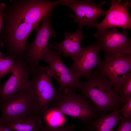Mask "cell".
Returning <instances> with one entry per match:
<instances>
[{"instance_id":"44dd1931","label":"cell","mask_w":131,"mask_h":131,"mask_svg":"<svg viewBox=\"0 0 131 131\" xmlns=\"http://www.w3.org/2000/svg\"><path fill=\"white\" fill-rule=\"evenodd\" d=\"M117 128L113 131H131V118L122 116Z\"/></svg>"},{"instance_id":"7402d4cb","label":"cell","mask_w":131,"mask_h":131,"mask_svg":"<svg viewBox=\"0 0 131 131\" xmlns=\"http://www.w3.org/2000/svg\"><path fill=\"white\" fill-rule=\"evenodd\" d=\"M41 131H76L71 129L62 127L59 128H53L47 127L43 125ZM79 131H94L93 130L89 129H83Z\"/></svg>"},{"instance_id":"d6986e66","label":"cell","mask_w":131,"mask_h":131,"mask_svg":"<svg viewBox=\"0 0 131 131\" xmlns=\"http://www.w3.org/2000/svg\"><path fill=\"white\" fill-rule=\"evenodd\" d=\"M118 91L123 103L126 98L131 96V72L127 74Z\"/></svg>"},{"instance_id":"6da1fadb","label":"cell","mask_w":131,"mask_h":131,"mask_svg":"<svg viewBox=\"0 0 131 131\" xmlns=\"http://www.w3.org/2000/svg\"><path fill=\"white\" fill-rule=\"evenodd\" d=\"M95 71L87 81H81L78 90L92 102L94 110L99 115L120 110L124 103L118 91L107 78Z\"/></svg>"},{"instance_id":"5b68a950","label":"cell","mask_w":131,"mask_h":131,"mask_svg":"<svg viewBox=\"0 0 131 131\" xmlns=\"http://www.w3.org/2000/svg\"><path fill=\"white\" fill-rule=\"evenodd\" d=\"M50 16L42 19L41 25L35 28L36 35L34 41L30 44H27L26 50L22 59L31 69L38 66L40 61L51 51L49 40L50 38L55 36L56 32L51 28Z\"/></svg>"},{"instance_id":"e0dca14e","label":"cell","mask_w":131,"mask_h":131,"mask_svg":"<svg viewBox=\"0 0 131 131\" xmlns=\"http://www.w3.org/2000/svg\"><path fill=\"white\" fill-rule=\"evenodd\" d=\"M42 117L44 125L49 127H62L66 121L64 115L59 111L49 107L43 113Z\"/></svg>"},{"instance_id":"30bf717a","label":"cell","mask_w":131,"mask_h":131,"mask_svg":"<svg viewBox=\"0 0 131 131\" xmlns=\"http://www.w3.org/2000/svg\"><path fill=\"white\" fill-rule=\"evenodd\" d=\"M61 54L59 51L51 50L43 60L48 64L52 73L53 77L58 83V90L66 92L78 90L81 81L75 74L63 63Z\"/></svg>"},{"instance_id":"ac0fdd59","label":"cell","mask_w":131,"mask_h":131,"mask_svg":"<svg viewBox=\"0 0 131 131\" xmlns=\"http://www.w3.org/2000/svg\"><path fill=\"white\" fill-rule=\"evenodd\" d=\"M15 59L13 56L8 55L0 60V79L13 72L16 65Z\"/></svg>"},{"instance_id":"603a6c76","label":"cell","mask_w":131,"mask_h":131,"mask_svg":"<svg viewBox=\"0 0 131 131\" xmlns=\"http://www.w3.org/2000/svg\"><path fill=\"white\" fill-rule=\"evenodd\" d=\"M6 5L5 4L3 3L0 4V35L1 33L3 24L2 12Z\"/></svg>"},{"instance_id":"3957f363","label":"cell","mask_w":131,"mask_h":131,"mask_svg":"<svg viewBox=\"0 0 131 131\" xmlns=\"http://www.w3.org/2000/svg\"><path fill=\"white\" fill-rule=\"evenodd\" d=\"M76 90L60 91L58 97L49 107L59 111L64 115L78 119L87 125L100 115L94 110L90 100L83 95L77 94Z\"/></svg>"},{"instance_id":"9a60e30c","label":"cell","mask_w":131,"mask_h":131,"mask_svg":"<svg viewBox=\"0 0 131 131\" xmlns=\"http://www.w3.org/2000/svg\"><path fill=\"white\" fill-rule=\"evenodd\" d=\"M0 123L15 131H41L43 125L42 115L37 113L31 114Z\"/></svg>"},{"instance_id":"8992f818","label":"cell","mask_w":131,"mask_h":131,"mask_svg":"<svg viewBox=\"0 0 131 131\" xmlns=\"http://www.w3.org/2000/svg\"><path fill=\"white\" fill-rule=\"evenodd\" d=\"M97 71L109 81L117 90L131 72V55L117 54L105 57L96 67Z\"/></svg>"},{"instance_id":"7c38bea8","label":"cell","mask_w":131,"mask_h":131,"mask_svg":"<svg viewBox=\"0 0 131 131\" xmlns=\"http://www.w3.org/2000/svg\"><path fill=\"white\" fill-rule=\"evenodd\" d=\"M111 5L106 11L105 17L95 27L97 31L119 27L124 29H131V18L128 10L131 7L128 0H110Z\"/></svg>"},{"instance_id":"277c9868","label":"cell","mask_w":131,"mask_h":131,"mask_svg":"<svg viewBox=\"0 0 131 131\" xmlns=\"http://www.w3.org/2000/svg\"><path fill=\"white\" fill-rule=\"evenodd\" d=\"M3 12L15 19L28 23L39 25L44 18L51 16L56 1L43 0H10Z\"/></svg>"},{"instance_id":"d4e9b609","label":"cell","mask_w":131,"mask_h":131,"mask_svg":"<svg viewBox=\"0 0 131 131\" xmlns=\"http://www.w3.org/2000/svg\"><path fill=\"white\" fill-rule=\"evenodd\" d=\"M4 55L0 51V60L4 56Z\"/></svg>"},{"instance_id":"52a82bcc","label":"cell","mask_w":131,"mask_h":131,"mask_svg":"<svg viewBox=\"0 0 131 131\" xmlns=\"http://www.w3.org/2000/svg\"><path fill=\"white\" fill-rule=\"evenodd\" d=\"M95 44L105 57L117 54L131 55V40L125 30L119 31L115 28L97 31L94 35Z\"/></svg>"},{"instance_id":"9c48e42d","label":"cell","mask_w":131,"mask_h":131,"mask_svg":"<svg viewBox=\"0 0 131 131\" xmlns=\"http://www.w3.org/2000/svg\"><path fill=\"white\" fill-rule=\"evenodd\" d=\"M0 109L1 113L0 122L9 121L32 113L40 114L28 88L0 103Z\"/></svg>"},{"instance_id":"ffe728a7","label":"cell","mask_w":131,"mask_h":131,"mask_svg":"<svg viewBox=\"0 0 131 131\" xmlns=\"http://www.w3.org/2000/svg\"><path fill=\"white\" fill-rule=\"evenodd\" d=\"M124 103L122 108L118 110L120 114L125 118H131V96L126 98L123 101Z\"/></svg>"},{"instance_id":"ba28073f","label":"cell","mask_w":131,"mask_h":131,"mask_svg":"<svg viewBox=\"0 0 131 131\" xmlns=\"http://www.w3.org/2000/svg\"><path fill=\"white\" fill-rule=\"evenodd\" d=\"M106 3V1L97 4L89 0H63L61 4L73 11L74 15H71L70 16L78 24V29H81L84 26L89 28L95 27L97 20L106 13V11L104 10L102 7Z\"/></svg>"},{"instance_id":"5bb4252c","label":"cell","mask_w":131,"mask_h":131,"mask_svg":"<svg viewBox=\"0 0 131 131\" xmlns=\"http://www.w3.org/2000/svg\"><path fill=\"white\" fill-rule=\"evenodd\" d=\"M64 35L65 38L63 41L50 44L49 47L62 53L65 57H70L73 60L81 51V41L85 36L78 29L73 33L66 32Z\"/></svg>"},{"instance_id":"2e32d148","label":"cell","mask_w":131,"mask_h":131,"mask_svg":"<svg viewBox=\"0 0 131 131\" xmlns=\"http://www.w3.org/2000/svg\"><path fill=\"white\" fill-rule=\"evenodd\" d=\"M118 110L115 109L109 114L102 115L91 121L87 125V128L94 131H113L122 117L118 112Z\"/></svg>"},{"instance_id":"cb8c5ba5","label":"cell","mask_w":131,"mask_h":131,"mask_svg":"<svg viewBox=\"0 0 131 131\" xmlns=\"http://www.w3.org/2000/svg\"><path fill=\"white\" fill-rule=\"evenodd\" d=\"M0 131H13L9 128L6 127L0 123Z\"/></svg>"},{"instance_id":"4fadbf2b","label":"cell","mask_w":131,"mask_h":131,"mask_svg":"<svg viewBox=\"0 0 131 131\" xmlns=\"http://www.w3.org/2000/svg\"><path fill=\"white\" fill-rule=\"evenodd\" d=\"M99 51L95 44L82 48L79 54L73 60V62L70 69L78 78L84 77L88 79L93 69L101 61L99 57Z\"/></svg>"},{"instance_id":"7a4b0ae2","label":"cell","mask_w":131,"mask_h":131,"mask_svg":"<svg viewBox=\"0 0 131 131\" xmlns=\"http://www.w3.org/2000/svg\"><path fill=\"white\" fill-rule=\"evenodd\" d=\"M31 75L28 88L38 113L42 115L58 97L61 92L53 85L51 80L53 74L49 66L39 65L31 69Z\"/></svg>"},{"instance_id":"8fae6325","label":"cell","mask_w":131,"mask_h":131,"mask_svg":"<svg viewBox=\"0 0 131 131\" xmlns=\"http://www.w3.org/2000/svg\"><path fill=\"white\" fill-rule=\"evenodd\" d=\"M16 61L11 76L4 82L0 84V103L28 87L31 69L21 59H16Z\"/></svg>"}]
</instances>
